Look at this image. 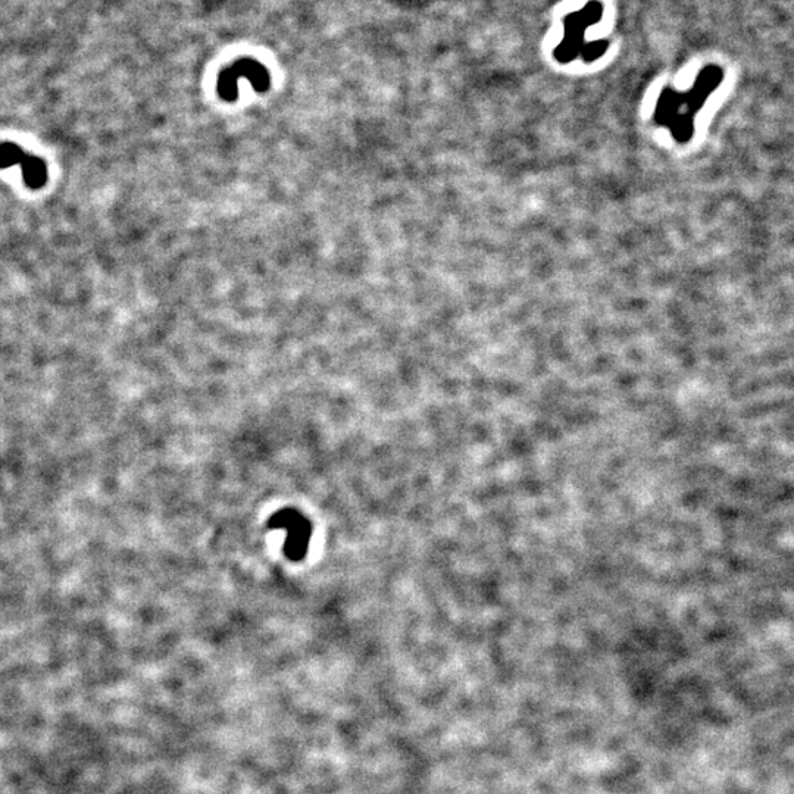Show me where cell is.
<instances>
[{
	"instance_id": "cell-5",
	"label": "cell",
	"mask_w": 794,
	"mask_h": 794,
	"mask_svg": "<svg viewBox=\"0 0 794 794\" xmlns=\"http://www.w3.org/2000/svg\"><path fill=\"white\" fill-rule=\"evenodd\" d=\"M25 152L20 146L5 143L0 146V168H11L23 164Z\"/></svg>"
},
{
	"instance_id": "cell-3",
	"label": "cell",
	"mask_w": 794,
	"mask_h": 794,
	"mask_svg": "<svg viewBox=\"0 0 794 794\" xmlns=\"http://www.w3.org/2000/svg\"><path fill=\"white\" fill-rule=\"evenodd\" d=\"M240 80H249L253 89L258 92H265L271 84L270 73L264 65L253 61V59H240L220 75L218 92H220L221 98L227 102L237 99L239 96L237 86H239Z\"/></svg>"
},
{
	"instance_id": "cell-2",
	"label": "cell",
	"mask_w": 794,
	"mask_h": 794,
	"mask_svg": "<svg viewBox=\"0 0 794 794\" xmlns=\"http://www.w3.org/2000/svg\"><path fill=\"white\" fill-rule=\"evenodd\" d=\"M603 5L599 0H592L587 3L580 11L572 12L564 20V39L561 45L555 49L556 61L561 64H570L575 58L581 56L584 62H593L602 58L608 42L597 40V42L586 43L584 36L592 25L602 21Z\"/></svg>"
},
{
	"instance_id": "cell-4",
	"label": "cell",
	"mask_w": 794,
	"mask_h": 794,
	"mask_svg": "<svg viewBox=\"0 0 794 794\" xmlns=\"http://www.w3.org/2000/svg\"><path fill=\"white\" fill-rule=\"evenodd\" d=\"M21 170H23L25 184L31 189H40L48 180V168H46L45 162L42 159L34 158V156H25Z\"/></svg>"
},
{
	"instance_id": "cell-1",
	"label": "cell",
	"mask_w": 794,
	"mask_h": 794,
	"mask_svg": "<svg viewBox=\"0 0 794 794\" xmlns=\"http://www.w3.org/2000/svg\"><path fill=\"white\" fill-rule=\"evenodd\" d=\"M722 71L708 67L699 74L692 90L677 93L665 89L659 96L655 109V121L671 131L678 143H687L695 133V118L706 99L720 86Z\"/></svg>"
}]
</instances>
